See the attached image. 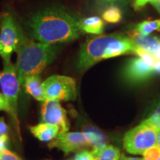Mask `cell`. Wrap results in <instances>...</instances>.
Here are the masks:
<instances>
[{
    "mask_svg": "<svg viewBox=\"0 0 160 160\" xmlns=\"http://www.w3.org/2000/svg\"><path fill=\"white\" fill-rule=\"evenodd\" d=\"M80 19L62 8H50L34 13L26 26L31 38L55 45L71 42L82 34Z\"/></svg>",
    "mask_w": 160,
    "mask_h": 160,
    "instance_id": "1",
    "label": "cell"
},
{
    "mask_svg": "<svg viewBox=\"0 0 160 160\" xmlns=\"http://www.w3.org/2000/svg\"><path fill=\"white\" fill-rule=\"evenodd\" d=\"M137 46L122 34L113 33L92 37L82 45L78 58L77 67L84 71L103 59L128 53H134Z\"/></svg>",
    "mask_w": 160,
    "mask_h": 160,
    "instance_id": "2",
    "label": "cell"
},
{
    "mask_svg": "<svg viewBox=\"0 0 160 160\" xmlns=\"http://www.w3.org/2000/svg\"><path fill=\"white\" fill-rule=\"evenodd\" d=\"M16 64L18 79L21 85L30 76L40 74L56 59L57 48L51 44L36 42L28 39L17 51Z\"/></svg>",
    "mask_w": 160,
    "mask_h": 160,
    "instance_id": "3",
    "label": "cell"
},
{
    "mask_svg": "<svg viewBox=\"0 0 160 160\" xmlns=\"http://www.w3.org/2000/svg\"><path fill=\"white\" fill-rule=\"evenodd\" d=\"M27 38L9 13L0 17V57L3 62L11 61L12 53L17 51Z\"/></svg>",
    "mask_w": 160,
    "mask_h": 160,
    "instance_id": "4",
    "label": "cell"
},
{
    "mask_svg": "<svg viewBox=\"0 0 160 160\" xmlns=\"http://www.w3.org/2000/svg\"><path fill=\"white\" fill-rule=\"evenodd\" d=\"M20 85L18 79L16 65L11 61L4 62L2 72H0V88L4 96L9 104L11 113L10 114L14 120L19 131L18 121V98L19 95Z\"/></svg>",
    "mask_w": 160,
    "mask_h": 160,
    "instance_id": "5",
    "label": "cell"
},
{
    "mask_svg": "<svg viewBox=\"0 0 160 160\" xmlns=\"http://www.w3.org/2000/svg\"><path fill=\"white\" fill-rule=\"evenodd\" d=\"M157 130L142 122L125 133L123 139L124 148L131 154L143 153L157 145Z\"/></svg>",
    "mask_w": 160,
    "mask_h": 160,
    "instance_id": "6",
    "label": "cell"
},
{
    "mask_svg": "<svg viewBox=\"0 0 160 160\" xmlns=\"http://www.w3.org/2000/svg\"><path fill=\"white\" fill-rule=\"evenodd\" d=\"M46 99L74 101L77 99L75 79L70 77L53 75L42 83Z\"/></svg>",
    "mask_w": 160,
    "mask_h": 160,
    "instance_id": "7",
    "label": "cell"
},
{
    "mask_svg": "<svg viewBox=\"0 0 160 160\" xmlns=\"http://www.w3.org/2000/svg\"><path fill=\"white\" fill-rule=\"evenodd\" d=\"M48 146L51 149L61 150L65 155L91 147L82 132H59Z\"/></svg>",
    "mask_w": 160,
    "mask_h": 160,
    "instance_id": "8",
    "label": "cell"
},
{
    "mask_svg": "<svg viewBox=\"0 0 160 160\" xmlns=\"http://www.w3.org/2000/svg\"><path fill=\"white\" fill-rule=\"evenodd\" d=\"M42 121L44 123L58 126L60 132H68L70 125L68 121L67 111L60 105L59 100L46 99L41 108Z\"/></svg>",
    "mask_w": 160,
    "mask_h": 160,
    "instance_id": "9",
    "label": "cell"
},
{
    "mask_svg": "<svg viewBox=\"0 0 160 160\" xmlns=\"http://www.w3.org/2000/svg\"><path fill=\"white\" fill-rule=\"evenodd\" d=\"M153 73V67L139 57L131 59L124 69V77L131 82H142L149 79Z\"/></svg>",
    "mask_w": 160,
    "mask_h": 160,
    "instance_id": "10",
    "label": "cell"
},
{
    "mask_svg": "<svg viewBox=\"0 0 160 160\" xmlns=\"http://www.w3.org/2000/svg\"><path fill=\"white\" fill-rule=\"evenodd\" d=\"M128 37L131 39L137 47L149 52L152 55L157 51L160 46L159 38L140 33L136 29L130 32Z\"/></svg>",
    "mask_w": 160,
    "mask_h": 160,
    "instance_id": "11",
    "label": "cell"
},
{
    "mask_svg": "<svg viewBox=\"0 0 160 160\" xmlns=\"http://www.w3.org/2000/svg\"><path fill=\"white\" fill-rule=\"evenodd\" d=\"M40 74H35L26 78L23 86L26 93L33 97L37 101L45 102L46 97L45 92H44Z\"/></svg>",
    "mask_w": 160,
    "mask_h": 160,
    "instance_id": "12",
    "label": "cell"
},
{
    "mask_svg": "<svg viewBox=\"0 0 160 160\" xmlns=\"http://www.w3.org/2000/svg\"><path fill=\"white\" fill-rule=\"evenodd\" d=\"M30 131L33 136L42 142H49L54 139L59 134L60 129L58 126L47 123H40L32 126Z\"/></svg>",
    "mask_w": 160,
    "mask_h": 160,
    "instance_id": "13",
    "label": "cell"
},
{
    "mask_svg": "<svg viewBox=\"0 0 160 160\" xmlns=\"http://www.w3.org/2000/svg\"><path fill=\"white\" fill-rule=\"evenodd\" d=\"M82 133L89 141L93 150H100L107 146V138L101 131L93 126L85 125Z\"/></svg>",
    "mask_w": 160,
    "mask_h": 160,
    "instance_id": "14",
    "label": "cell"
},
{
    "mask_svg": "<svg viewBox=\"0 0 160 160\" xmlns=\"http://www.w3.org/2000/svg\"><path fill=\"white\" fill-rule=\"evenodd\" d=\"M80 26L84 33L100 35L103 33L104 22L97 17H91L80 19Z\"/></svg>",
    "mask_w": 160,
    "mask_h": 160,
    "instance_id": "15",
    "label": "cell"
},
{
    "mask_svg": "<svg viewBox=\"0 0 160 160\" xmlns=\"http://www.w3.org/2000/svg\"><path fill=\"white\" fill-rule=\"evenodd\" d=\"M95 160H119L121 153L117 148L113 145H107L100 150L91 151Z\"/></svg>",
    "mask_w": 160,
    "mask_h": 160,
    "instance_id": "16",
    "label": "cell"
},
{
    "mask_svg": "<svg viewBox=\"0 0 160 160\" xmlns=\"http://www.w3.org/2000/svg\"><path fill=\"white\" fill-rule=\"evenodd\" d=\"M102 17L105 21L108 23H118L121 21L122 14L119 8L117 6H110L104 11Z\"/></svg>",
    "mask_w": 160,
    "mask_h": 160,
    "instance_id": "17",
    "label": "cell"
},
{
    "mask_svg": "<svg viewBox=\"0 0 160 160\" xmlns=\"http://www.w3.org/2000/svg\"><path fill=\"white\" fill-rule=\"evenodd\" d=\"M136 30L145 34H150L153 31H160V19L144 21L136 26Z\"/></svg>",
    "mask_w": 160,
    "mask_h": 160,
    "instance_id": "18",
    "label": "cell"
},
{
    "mask_svg": "<svg viewBox=\"0 0 160 160\" xmlns=\"http://www.w3.org/2000/svg\"><path fill=\"white\" fill-rule=\"evenodd\" d=\"M142 123L149 127L153 128L157 131L160 130V106L157 108L151 117L144 120Z\"/></svg>",
    "mask_w": 160,
    "mask_h": 160,
    "instance_id": "19",
    "label": "cell"
},
{
    "mask_svg": "<svg viewBox=\"0 0 160 160\" xmlns=\"http://www.w3.org/2000/svg\"><path fill=\"white\" fill-rule=\"evenodd\" d=\"M142 156L144 160H159L160 158V148L157 145L153 146L148 149Z\"/></svg>",
    "mask_w": 160,
    "mask_h": 160,
    "instance_id": "20",
    "label": "cell"
},
{
    "mask_svg": "<svg viewBox=\"0 0 160 160\" xmlns=\"http://www.w3.org/2000/svg\"><path fill=\"white\" fill-rule=\"evenodd\" d=\"M135 54H137L139 56L140 58H142L144 61L146 63L148 64L149 65H151L153 67V65H154L156 59L155 58L153 57V56L149 52L145 51L144 49L140 48L137 47V49H136V52H135Z\"/></svg>",
    "mask_w": 160,
    "mask_h": 160,
    "instance_id": "21",
    "label": "cell"
},
{
    "mask_svg": "<svg viewBox=\"0 0 160 160\" xmlns=\"http://www.w3.org/2000/svg\"><path fill=\"white\" fill-rule=\"evenodd\" d=\"M74 160H95V159L92 152L83 150L77 153Z\"/></svg>",
    "mask_w": 160,
    "mask_h": 160,
    "instance_id": "22",
    "label": "cell"
},
{
    "mask_svg": "<svg viewBox=\"0 0 160 160\" xmlns=\"http://www.w3.org/2000/svg\"><path fill=\"white\" fill-rule=\"evenodd\" d=\"M0 158L2 160H22L14 153L9 150H5L0 153Z\"/></svg>",
    "mask_w": 160,
    "mask_h": 160,
    "instance_id": "23",
    "label": "cell"
},
{
    "mask_svg": "<svg viewBox=\"0 0 160 160\" xmlns=\"http://www.w3.org/2000/svg\"><path fill=\"white\" fill-rule=\"evenodd\" d=\"M0 111H5L8 113H11L9 104L8 102V100L4 96L3 93H0Z\"/></svg>",
    "mask_w": 160,
    "mask_h": 160,
    "instance_id": "24",
    "label": "cell"
},
{
    "mask_svg": "<svg viewBox=\"0 0 160 160\" xmlns=\"http://www.w3.org/2000/svg\"><path fill=\"white\" fill-rule=\"evenodd\" d=\"M9 137L7 133L0 135V153L5 150H8V145Z\"/></svg>",
    "mask_w": 160,
    "mask_h": 160,
    "instance_id": "25",
    "label": "cell"
},
{
    "mask_svg": "<svg viewBox=\"0 0 160 160\" xmlns=\"http://www.w3.org/2000/svg\"><path fill=\"white\" fill-rule=\"evenodd\" d=\"M148 2H151V0H135L134 3H133V8H134L136 11H139L143 7H145L146 4Z\"/></svg>",
    "mask_w": 160,
    "mask_h": 160,
    "instance_id": "26",
    "label": "cell"
},
{
    "mask_svg": "<svg viewBox=\"0 0 160 160\" xmlns=\"http://www.w3.org/2000/svg\"><path fill=\"white\" fill-rule=\"evenodd\" d=\"M8 131V127L5 123L3 117H0V135L5 134Z\"/></svg>",
    "mask_w": 160,
    "mask_h": 160,
    "instance_id": "27",
    "label": "cell"
},
{
    "mask_svg": "<svg viewBox=\"0 0 160 160\" xmlns=\"http://www.w3.org/2000/svg\"><path fill=\"white\" fill-rule=\"evenodd\" d=\"M153 68L154 73H160V60H157L155 62L154 65L153 66Z\"/></svg>",
    "mask_w": 160,
    "mask_h": 160,
    "instance_id": "28",
    "label": "cell"
},
{
    "mask_svg": "<svg viewBox=\"0 0 160 160\" xmlns=\"http://www.w3.org/2000/svg\"><path fill=\"white\" fill-rule=\"evenodd\" d=\"M119 160H143V159H142V158L129 157H126V156L124 154H121Z\"/></svg>",
    "mask_w": 160,
    "mask_h": 160,
    "instance_id": "29",
    "label": "cell"
},
{
    "mask_svg": "<svg viewBox=\"0 0 160 160\" xmlns=\"http://www.w3.org/2000/svg\"><path fill=\"white\" fill-rule=\"evenodd\" d=\"M151 3L156 8V9L160 13V0H157V1H152Z\"/></svg>",
    "mask_w": 160,
    "mask_h": 160,
    "instance_id": "30",
    "label": "cell"
},
{
    "mask_svg": "<svg viewBox=\"0 0 160 160\" xmlns=\"http://www.w3.org/2000/svg\"><path fill=\"white\" fill-rule=\"evenodd\" d=\"M153 57L155 58V59L160 60V46H159V49L157 50V51L156 52V53H153Z\"/></svg>",
    "mask_w": 160,
    "mask_h": 160,
    "instance_id": "31",
    "label": "cell"
},
{
    "mask_svg": "<svg viewBox=\"0 0 160 160\" xmlns=\"http://www.w3.org/2000/svg\"><path fill=\"white\" fill-rule=\"evenodd\" d=\"M157 145L160 148V130L157 131Z\"/></svg>",
    "mask_w": 160,
    "mask_h": 160,
    "instance_id": "32",
    "label": "cell"
},
{
    "mask_svg": "<svg viewBox=\"0 0 160 160\" xmlns=\"http://www.w3.org/2000/svg\"><path fill=\"white\" fill-rule=\"evenodd\" d=\"M101 1L104 2H107V3H111V4H113V3H117V2H119L122 1V0H101Z\"/></svg>",
    "mask_w": 160,
    "mask_h": 160,
    "instance_id": "33",
    "label": "cell"
},
{
    "mask_svg": "<svg viewBox=\"0 0 160 160\" xmlns=\"http://www.w3.org/2000/svg\"><path fill=\"white\" fill-rule=\"evenodd\" d=\"M0 160H2V159H1V158H0Z\"/></svg>",
    "mask_w": 160,
    "mask_h": 160,
    "instance_id": "34",
    "label": "cell"
},
{
    "mask_svg": "<svg viewBox=\"0 0 160 160\" xmlns=\"http://www.w3.org/2000/svg\"><path fill=\"white\" fill-rule=\"evenodd\" d=\"M143 160H144V159H143ZM159 160H160V158H159Z\"/></svg>",
    "mask_w": 160,
    "mask_h": 160,
    "instance_id": "35",
    "label": "cell"
}]
</instances>
